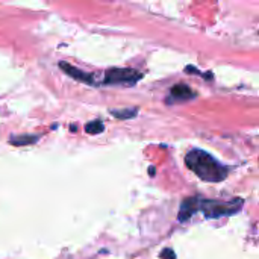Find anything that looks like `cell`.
Returning a JSON list of instances; mask_svg holds the SVG:
<instances>
[{
  "instance_id": "1",
  "label": "cell",
  "mask_w": 259,
  "mask_h": 259,
  "mask_svg": "<svg viewBox=\"0 0 259 259\" xmlns=\"http://www.w3.org/2000/svg\"><path fill=\"white\" fill-rule=\"evenodd\" d=\"M185 164L199 179L205 182H212V184L222 182L228 178L229 173L228 167L220 164L209 153L199 149L188 152V155L185 156Z\"/></svg>"
},
{
  "instance_id": "2",
  "label": "cell",
  "mask_w": 259,
  "mask_h": 259,
  "mask_svg": "<svg viewBox=\"0 0 259 259\" xmlns=\"http://www.w3.org/2000/svg\"><path fill=\"white\" fill-rule=\"evenodd\" d=\"M243 206L241 199H235L231 202H219V200H200L199 209L205 212L208 219H219L223 215H234Z\"/></svg>"
},
{
  "instance_id": "3",
  "label": "cell",
  "mask_w": 259,
  "mask_h": 259,
  "mask_svg": "<svg viewBox=\"0 0 259 259\" xmlns=\"http://www.w3.org/2000/svg\"><path fill=\"white\" fill-rule=\"evenodd\" d=\"M141 79L140 71L134 68H111L105 73L103 83L105 85H123L132 87Z\"/></svg>"
},
{
  "instance_id": "4",
  "label": "cell",
  "mask_w": 259,
  "mask_h": 259,
  "mask_svg": "<svg viewBox=\"0 0 259 259\" xmlns=\"http://www.w3.org/2000/svg\"><path fill=\"white\" fill-rule=\"evenodd\" d=\"M196 97V93L185 83H178L171 88L170 91V102L179 103V102H187Z\"/></svg>"
},
{
  "instance_id": "5",
  "label": "cell",
  "mask_w": 259,
  "mask_h": 259,
  "mask_svg": "<svg viewBox=\"0 0 259 259\" xmlns=\"http://www.w3.org/2000/svg\"><path fill=\"white\" fill-rule=\"evenodd\" d=\"M59 67L65 71V74H68L70 77H73V79H76V80H79V82L94 83V77H93L91 74L83 73L82 70H77V68H74L73 65H70V64H67V62H61Z\"/></svg>"
},
{
  "instance_id": "6",
  "label": "cell",
  "mask_w": 259,
  "mask_h": 259,
  "mask_svg": "<svg viewBox=\"0 0 259 259\" xmlns=\"http://www.w3.org/2000/svg\"><path fill=\"white\" fill-rule=\"evenodd\" d=\"M197 209H199L197 199H187V200H184V203L181 206V211H179V220L181 222L190 220L191 215H194Z\"/></svg>"
},
{
  "instance_id": "7",
  "label": "cell",
  "mask_w": 259,
  "mask_h": 259,
  "mask_svg": "<svg viewBox=\"0 0 259 259\" xmlns=\"http://www.w3.org/2000/svg\"><path fill=\"white\" fill-rule=\"evenodd\" d=\"M38 140L36 135H20V137H12L11 138V144L14 146H26V144H32Z\"/></svg>"
},
{
  "instance_id": "8",
  "label": "cell",
  "mask_w": 259,
  "mask_h": 259,
  "mask_svg": "<svg viewBox=\"0 0 259 259\" xmlns=\"http://www.w3.org/2000/svg\"><path fill=\"white\" fill-rule=\"evenodd\" d=\"M103 129H105V126H103V123H102L100 120H94V121H91V123H88V124L85 126V131H87L88 134H91V135H97V134H100Z\"/></svg>"
},
{
  "instance_id": "9",
  "label": "cell",
  "mask_w": 259,
  "mask_h": 259,
  "mask_svg": "<svg viewBox=\"0 0 259 259\" xmlns=\"http://www.w3.org/2000/svg\"><path fill=\"white\" fill-rule=\"evenodd\" d=\"M137 114V109H124V111H112V115L118 118H131Z\"/></svg>"
},
{
  "instance_id": "10",
  "label": "cell",
  "mask_w": 259,
  "mask_h": 259,
  "mask_svg": "<svg viewBox=\"0 0 259 259\" xmlns=\"http://www.w3.org/2000/svg\"><path fill=\"white\" fill-rule=\"evenodd\" d=\"M161 258L162 259H176V253H175L171 249H165V250L161 253Z\"/></svg>"
}]
</instances>
